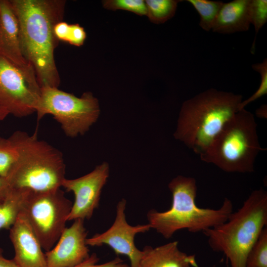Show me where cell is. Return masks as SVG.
Segmentation results:
<instances>
[{"instance_id":"1","label":"cell","mask_w":267,"mask_h":267,"mask_svg":"<svg viewBox=\"0 0 267 267\" xmlns=\"http://www.w3.org/2000/svg\"><path fill=\"white\" fill-rule=\"evenodd\" d=\"M17 17L22 52L34 68L41 88H57L60 78L54 59L58 40L54 27L62 21L64 0H10Z\"/></svg>"},{"instance_id":"2","label":"cell","mask_w":267,"mask_h":267,"mask_svg":"<svg viewBox=\"0 0 267 267\" xmlns=\"http://www.w3.org/2000/svg\"><path fill=\"white\" fill-rule=\"evenodd\" d=\"M242 101L241 94L215 89L196 94L183 103L175 138L200 156L239 110Z\"/></svg>"},{"instance_id":"3","label":"cell","mask_w":267,"mask_h":267,"mask_svg":"<svg viewBox=\"0 0 267 267\" xmlns=\"http://www.w3.org/2000/svg\"><path fill=\"white\" fill-rule=\"evenodd\" d=\"M10 137L17 151V159L5 178L10 188L45 191L59 188L65 178L62 153L48 142L21 131Z\"/></svg>"},{"instance_id":"4","label":"cell","mask_w":267,"mask_h":267,"mask_svg":"<svg viewBox=\"0 0 267 267\" xmlns=\"http://www.w3.org/2000/svg\"><path fill=\"white\" fill-rule=\"evenodd\" d=\"M168 187L172 194L171 208L163 212L152 209L147 215L151 228L165 238L183 229L193 233L203 232L224 222L232 213V203L227 198L218 209L198 207L195 203L197 185L193 178L178 176Z\"/></svg>"},{"instance_id":"5","label":"cell","mask_w":267,"mask_h":267,"mask_svg":"<svg viewBox=\"0 0 267 267\" xmlns=\"http://www.w3.org/2000/svg\"><path fill=\"white\" fill-rule=\"evenodd\" d=\"M267 225V193L254 190L224 222L203 232L214 251L222 252L231 267H246L248 255Z\"/></svg>"},{"instance_id":"6","label":"cell","mask_w":267,"mask_h":267,"mask_svg":"<svg viewBox=\"0 0 267 267\" xmlns=\"http://www.w3.org/2000/svg\"><path fill=\"white\" fill-rule=\"evenodd\" d=\"M265 150L259 143L254 116L244 108L224 125L200 157L224 172L252 173L256 157Z\"/></svg>"},{"instance_id":"7","label":"cell","mask_w":267,"mask_h":267,"mask_svg":"<svg viewBox=\"0 0 267 267\" xmlns=\"http://www.w3.org/2000/svg\"><path fill=\"white\" fill-rule=\"evenodd\" d=\"M37 120L50 114L59 123L66 136L83 135L97 120L100 114L98 99L90 92L81 97L57 88H41L36 109Z\"/></svg>"},{"instance_id":"8","label":"cell","mask_w":267,"mask_h":267,"mask_svg":"<svg viewBox=\"0 0 267 267\" xmlns=\"http://www.w3.org/2000/svg\"><path fill=\"white\" fill-rule=\"evenodd\" d=\"M72 205L60 188L29 191L26 195L21 212L46 251L53 247L66 228Z\"/></svg>"},{"instance_id":"9","label":"cell","mask_w":267,"mask_h":267,"mask_svg":"<svg viewBox=\"0 0 267 267\" xmlns=\"http://www.w3.org/2000/svg\"><path fill=\"white\" fill-rule=\"evenodd\" d=\"M41 88L31 65L19 66L0 56V104L19 118L36 112Z\"/></svg>"},{"instance_id":"10","label":"cell","mask_w":267,"mask_h":267,"mask_svg":"<svg viewBox=\"0 0 267 267\" xmlns=\"http://www.w3.org/2000/svg\"><path fill=\"white\" fill-rule=\"evenodd\" d=\"M126 203L124 199L118 203L116 218L112 226L102 233L87 238L86 244L91 246L108 245L117 255L127 256L130 261V267H138L143 251L135 246L134 237L137 233L148 231L151 227L149 224L130 225L125 213Z\"/></svg>"},{"instance_id":"11","label":"cell","mask_w":267,"mask_h":267,"mask_svg":"<svg viewBox=\"0 0 267 267\" xmlns=\"http://www.w3.org/2000/svg\"><path fill=\"white\" fill-rule=\"evenodd\" d=\"M109 175V165L103 162L88 174L75 179L65 178L62 186L72 192L75 201L68 221L89 219L99 205L102 189Z\"/></svg>"},{"instance_id":"12","label":"cell","mask_w":267,"mask_h":267,"mask_svg":"<svg viewBox=\"0 0 267 267\" xmlns=\"http://www.w3.org/2000/svg\"><path fill=\"white\" fill-rule=\"evenodd\" d=\"M74 221L65 228L56 245L45 253L47 267H74L90 256L84 220Z\"/></svg>"},{"instance_id":"13","label":"cell","mask_w":267,"mask_h":267,"mask_svg":"<svg viewBox=\"0 0 267 267\" xmlns=\"http://www.w3.org/2000/svg\"><path fill=\"white\" fill-rule=\"evenodd\" d=\"M9 237L15 251L13 260L18 267H47L41 243L21 212L9 229Z\"/></svg>"},{"instance_id":"14","label":"cell","mask_w":267,"mask_h":267,"mask_svg":"<svg viewBox=\"0 0 267 267\" xmlns=\"http://www.w3.org/2000/svg\"><path fill=\"white\" fill-rule=\"evenodd\" d=\"M0 56L19 66L30 65L23 55L18 20L8 0H0Z\"/></svg>"},{"instance_id":"15","label":"cell","mask_w":267,"mask_h":267,"mask_svg":"<svg viewBox=\"0 0 267 267\" xmlns=\"http://www.w3.org/2000/svg\"><path fill=\"white\" fill-rule=\"evenodd\" d=\"M138 267H198L194 255H187L174 241L152 248L145 246Z\"/></svg>"},{"instance_id":"16","label":"cell","mask_w":267,"mask_h":267,"mask_svg":"<svg viewBox=\"0 0 267 267\" xmlns=\"http://www.w3.org/2000/svg\"><path fill=\"white\" fill-rule=\"evenodd\" d=\"M251 0H233L223 2L212 30L222 34L249 29Z\"/></svg>"},{"instance_id":"17","label":"cell","mask_w":267,"mask_h":267,"mask_svg":"<svg viewBox=\"0 0 267 267\" xmlns=\"http://www.w3.org/2000/svg\"><path fill=\"white\" fill-rule=\"evenodd\" d=\"M29 191L24 189H10L4 200L0 203V230L10 229L15 223Z\"/></svg>"},{"instance_id":"18","label":"cell","mask_w":267,"mask_h":267,"mask_svg":"<svg viewBox=\"0 0 267 267\" xmlns=\"http://www.w3.org/2000/svg\"><path fill=\"white\" fill-rule=\"evenodd\" d=\"M200 15L199 26L204 30H211L223 2L209 0H187Z\"/></svg>"},{"instance_id":"19","label":"cell","mask_w":267,"mask_h":267,"mask_svg":"<svg viewBox=\"0 0 267 267\" xmlns=\"http://www.w3.org/2000/svg\"><path fill=\"white\" fill-rule=\"evenodd\" d=\"M179 0H146L145 1L149 20L161 24L172 18L176 11Z\"/></svg>"},{"instance_id":"20","label":"cell","mask_w":267,"mask_h":267,"mask_svg":"<svg viewBox=\"0 0 267 267\" xmlns=\"http://www.w3.org/2000/svg\"><path fill=\"white\" fill-rule=\"evenodd\" d=\"M54 31L58 41L77 46L82 45L87 37L84 28L79 24H68L61 21L55 25Z\"/></svg>"},{"instance_id":"21","label":"cell","mask_w":267,"mask_h":267,"mask_svg":"<svg viewBox=\"0 0 267 267\" xmlns=\"http://www.w3.org/2000/svg\"><path fill=\"white\" fill-rule=\"evenodd\" d=\"M246 267H267V228L265 227L251 248Z\"/></svg>"},{"instance_id":"22","label":"cell","mask_w":267,"mask_h":267,"mask_svg":"<svg viewBox=\"0 0 267 267\" xmlns=\"http://www.w3.org/2000/svg\"><path fill=\"white\" fill-rule=\"evenodd\" d=\"M17 151L9 136H0V177L6 178L17 157Z\"/></svg>"},{"instance_id":"23","label":"cell","mask_w":267,"mask_h":267,"mask_svg":"<svg viewBox=\"0 0 267 267\" xmlns=\"http://www.w3.org/2000/svg\"><path fill=\"white\" fill-rule=\"evenodd\" d=\"M102 4L109 10H125L141 16L147 14L145 2L143 0H106L102 1Z\"/></svg>"},{"instance_id":"24","label":"cell","mask_w":267,"mask_h":267,"mask_svg":"<svg viewBox=\"0 0 267 267\" xmlns=\"http://www.w3.org/2000/svg\"><path fill=\"white\" fill-rule=\"evenodd\" d=\"M253 70L258 72L261 76V82L259 88L250 97L243 100L240 104L239 110L244 109L249 103L267 94V59L262 62L252 65Z\"/></svg>"},{"instance_id":"25","label":"cell","mask_w":267,"mask_h":267,"mask_svg":"<svg viewBox=\"0 0 267 267\" xmlns=\"http://www.w3.org/2000/svg\"><path fill=\"white\" fill-rule=\"evenodd\" d=\"M250 19L257 35L267 22V0H251Z\"/></svg>"},{"instance_id":"26","label":"cell","mask_w":267,"mask_h":267,"mask_svg":"<svg viewBox=\"0 0 267 267\" xmlns=\"http://www.w3.org/2000/svg\"><path fill=\"white\" fill-rule=\"evenodd\" d=\"M98 260L96 254L93 253L87 260L74 267H130L119 257L100 265L97 264Z\"/></svg>"},{"instance_id":"27","label":"cell","mask_w":267,"mask_h":267,"mask_svg":"<svg viewBox=\"0 0 267 267\" xmlns=\"http://www.w3.org/2000/svg\"><path fill=\"white\" fill-rule=\"evenodd\" d=\"M10 189L6 179L0 177V203L4 200Z\"/></svg>"},{"instance_id":"28","label":"cell","mask_w":267,"mask_h":267,"mask_svg":"<svg viewBox=\"0 0 267 267\" xmlns=\"http://www.w3.org/2000/svg\"><path fill=\"white\" fill-rule=\"evenodd\" d=\"M3 250L0 248V267H18L14 260H8L3 257Z\"/></svg>"},{"instance_id":"29","label":"cell","mask_w":267,"mask_h":267,"mask_svg":"<svg viewBox=\"0 0 267 267\" xmlns=\"http://www.w3.org/2000/svg\"><path fill=\"white\" fill-rule=\"evenodd\" d=\"M256 114L260 118H267V105H262L257 110Z\"/></svg>"},{"instance_id":"30","label":"cell","mask_w":267,"mask_h":267,"mask_svg":"<svg viewBox=\"0 0 267 267\" xmlns=\"http://www.w3.org/2000/svg\"><path fill=\"white\" fill-rule=\"evenodd\" d=\"M9 114L8 111L0 104V120H3Z\"/></svg>"}]
</instances>
